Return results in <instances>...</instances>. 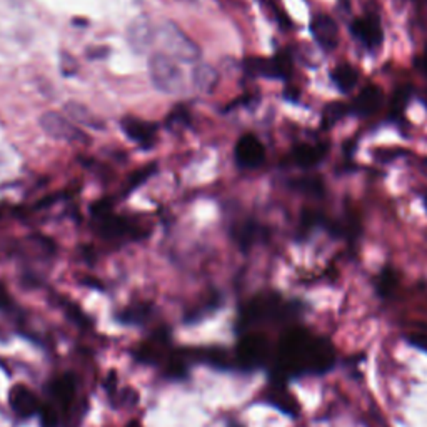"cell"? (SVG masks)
Wrapping results in <instances>:
<instances>
[{
    "mask_svg": "<svg viewBox=\"0 0 427 427\" xmlns=\"http://www.w3.org/2000/svg\"><path fill=\"white\" fill-rule=\"evenodd\" d=\"M421 67H422V70H424V74L427 75V52L421 59Z\"/></svg>",
    "mask_w": 427,
    "mask_h": 427,
    "instance_id": "32",
    "label": "cell"
},
{
    "mask_svg": "<svg viewBox=\"0 0 427 427\" xmlns=\"http://www.w3.org/2000/svg\"><path fill=\"white\" fill-rule=\"evenodd\" d=\"M302 306L295 301H286L279 294H259L252 297L240 311L239 324L242 327L256 324H277L297 319Z\"/></svg>",
    "mask_w": 427,
    "mask_h": 427,
    "instance_id": "2",
    "label": "cell"
},
{
    "mask_svg": "<svg viewBox=\"0 0 427 427\" xmlns=\"http://www.w3.org/2000/svg\"><path fill=\"white\" fill-rule=\"evenodd\" d=\"M12 304L10 295H8L7 289L3 287V284H0V309H8Z\"/></svg>",
    "mask_w": 427,
    "mask_h": 427,
    "instance_id": "31",
    "label": "cell"
},
{
    "mask_svg": "<svg viewBox=\"0 0 427 427\" xmlns=\"http://www.w3.org/2000/svg\"><path fill=\"white\" fill-rule=\"evenodd\" d=\"M234 235L242 251H247L262 238V227L256 222H244L239 229H235Z\"/></svg>",
    "mask_w": 427,
    "mask_h": 427,
    "instance_id": "22",
    "label": "cell"
},
{
    "mask_svg": "<svg viewBox=\"0 0 427 427\" xmlns=\"http://www.w3.org/2000/svg\"><path fill=\"white\" fill-rule=\"evenodd\" d=\"M122 130L143 149H149V147L154 146L157 125L152 124V122L137 119V117H125V119H122Z\"/></svg>",
    "mask_w": 427,
    "mask_h": 427,
    "instance_id": "12",
    "label": "cell"
},
{
    "mask_svg": "<svg viewBox=\"0 0 427 427\" xmlns=\"http://www.w3.org/2000/svg\"><path fill=\"white\" fill-rule=\"evenodd\" d=\"M61 69L63 72V75H75L79 65L77 61L74 57H70L67 52H62V62H61Z\"/></svg>",
    "mask_w": 427,
    "mask_h": 427,
    "instance_id": "28",
    "label": "cell"
},
{
    "mask_svg": "<svg viewBox=\"0 0 427 427\" xmlns=\"http://www.w3.org/2000/svg\"><path fill=\"white\" fill-rule=\"evenodd\" d=\"M49 392L52 396L54 403L57 404L59 414L67 412L75 397V375H72L70 372L59 375L57 379L50 382Z\"/></svg>",
    "mask_w": 427,
    "mask_h": 427,
    "instance_id": "13",
    "label": "cell"
},
{
    "mask_svg": "<svg viewBox=\"0 0 427 427\" xmlns=\"http://www.w3.org/2000/svg\"><path fill=\"white\" fill-rule=\"evenodd\" d=\"M294 189L301 190V192L307 194H316V196H323L324 184L320 177H302V179H297L293 184Z\"/></svg>",
    "mask_w": 427,
    "mask_h": 427,
    "instance_id": "25",
    "label": "cell"
},
{
    "mask_svg": "<svg viewBox=\"0 0 427 427\" xmlns=\"http://www.w3.org/2000/svg\"><path fill=\"white\" fill-rule=\"evenodd\" d=\"M149 75L154 87L166 94L184 92V74L179 63L162 52H155L149 61Z\"/></svg>",
    "mask_w": 427,
    "mask_h": 427,
    "instance_id": "4",
    "label": "cell"
},
{
    "mask_svg": "<svg viewBox=\"0 0 427 427\" xmlns=\"http://www.w3.org/2000/svg\"><path fill=\"white\" fill-rule=\"evenodd\" d=\"M349 111V107L346 104L341 102H334L329 104L327 107H325V111L323 114V127L324 129H331L334 124H337L342 117L346 116Z\"/></svg>",
    "mask_w": 427,
    "mask_h": 427,
    "instance_id": "23",
    "label": "cell"
},
{
    "mask_svg": "<svg viewBox=\"0 0 427 427\" xmlns=\"http://www.w3.org/2000/svg\"><path fill=\"white\" fill-rule=\"evenodd\" d=\"M384 94L378 86H367L361 91V94L356 97L354 104L350 105L354 112L359 116H371L375 111H379V107L382 105Z\"/></svg>",
    "mask_w": 427,
    "mask_h": 427,
    "instance_id": "17",
    "label": "cell"
},
{
    "mask_svg": "<svg viewBox=\"0 0 427 427\" xmlns=\"http://www.w3.org/2000/svg\"><path fill=\"white\" fill-rule=\"evenodd\" d=\"M327 143H301L293 150V159L297 166L301 167H312L319 164L325 155H327Z\"/></svg>",
    "mask_w": 427,
    "mask_h": 427,
    "instance_id": "18",
    "label": "cell"
},
{
    "mask_svg": "<svg viewBox=\"0 0 427 427\" xmlns=\"http://www.w3.org/2000/svg\"><path fill=\"white\" fill-rule=\"evenodd\" d=\"M311 32L317 44L327 52L336 49L339 44V27L332 17L325 14L316 15L311 22Z\"/></svg>",
    "mask_w": 427,
    "mask_h": 427,
    "instance_id": "11",
    "label": "cell"
},
{
    "mask_svg": "<svg viewBox=\"0 0 427 427\" xmlns=\"http://www.w3.org/2000/svg\"><path fill=\"white\" fill-rule=\"evenodd\" d=\"M155 40L162 47V54L174 61L196 63L201 59V49L192 39H189L174 22H164L155 27Z\"/></svg>",
    "mask_w": 427,
    "mask_h": 427,
    "instance_id": "3",
    "label": "cell"
},
{
    "mask_svg": "<svg viewBox=\"0 0 427 427\" xmlns=\"http://www.w3.org/2000/svg\"><path fill=\"white\" fill-rule=\"evenodd\" d=\"M270 346L267 337L261 332H249L240 337L235 348V362L245 371L257 369L269 361Z\"/></svg>",
    "mask_w": 427,
    "mask_h": 427,
    "instance_id": "5",
    "label": "cell"
},
{
    "mask_svg": "<svg viewBox=\"0 0 427 427\" xmlns=\"http://www.w3.org/2000/svg\"><path fill=\"white\" fill-rule=\"evenodd\" d=\"M40 127L45 134L57 139V141L80 143V146H87L88 141H91L82 129H79L74 122H70V119L57 112H45L40 117Z\"/></svg>",
    "mask_w": 427,
    "mask_h": 427,
    "instance_id": "6",
    "label": "cell"
},
{
    "mask_svg": "<svg viewBox=\"0 0 427 427\" xmlns=\"http://www.w3.org/2000/svg\"><path fill=\"white\" fill-rule=\"evenodd\" d=\"M334 362L336 350L327 337L314 336L306 327L293 325L279 339L270 380L286 384L287 379L301 375L325 374Z\"/></svg>",
    "mask_w": 427,
    "mask_h": 427,
    "instance_id": "1",
    "label": "cell"
},
{
    "mask_svg": "<svg viewBox=\"0 0 427 427\" xmlns=\"http://www.w3.org/2000/svg\"><path fill=\"white\" fill-rule=\"evenodd\" d=\"M245 69L252 75H262L269 79H287L293 74V59L287 52L277 54L272 59H249Z\"/></svg>",
    "mask_w": 427,
    "mask_h": 427,
    "instance_id": "7",
    "label": "cell"
},
{
    "mask_svg": "<svg viewBox=\"0 0 427 427\" xmlns=\"http://www.w3.org/2000/svg\"><path fill=\"white\" fill-rule=\"evenodd\" d=\"M375 287H378V293L382 295V297H389L397 287V276L391 269H384L382 274L378 277Z\"/></svg>",
    "mask_w": 427,
    "mask_h": 427,
    "instance_id": "24",
    "label": "cell"
},
{
    "mask_svg": "<svg viewBox=\"0 0 427 427\" xmlns=\"http://www.w3.org/2000/svg\"><path fill=\"white\" fill-rule=\"evenodd\" d=\"M265 397H267V403L276 405L279 411L290 414V416H295V414L299 412L297 401L287 391L284 382H274V380H270Z\"/></svg>",
    "mask_w": 427,
    "mask_h": 427,
    "instance_id": "15",
    "label": "cell"
},
{
    "mask_svg": "<svg viewBox=\"0 0 427 427\" xmlns=\"http://www.w3.org/2000/svg\"><path fill=\"white\" fill-rule=\"evenodd\" d=\"M350 32H352V36L356 37L359 42H362V44L369 49L379 47V45L382 44V27H380L379 19L375 15L359 17V19L354 20L352 25H350Z\"/></svg>",
    "mask_w": 427,
    "mask_h": 427,
    "instance_id": "10",
    "label": "cell"
},
{
    "mask_svg": "<svg viewBox=\"0 0 427 427\" xmlns=\"http://www.w3.org/2000/svg\"><path fill=\"white\" fill-rule=\"evenodd\" d=\"M409 342H411L414 348L427 352V334H414V336L409 337Z\"/></svg>",
    "mask_w": 427,
    "mask_h": 427,
    "instance_id": "30",
    "label": "cell"
},
{
    "mask_svg": "<svg viewBox=\"0 0 427 427\" xmlns=\"http://www.w3.org/2000/svg\"><path fill=\"white\" fill-rule=\"evenodd\" d=\"M129 44L132 45L135 52H146L150 49V45L155 40V29L147 22L146 19H137L129 27V33H127Z\"/></svg>",
    "mask_w": 427,
    "mask_h": 427,
    "instance_id": "16",
    "label": "cell"
},
{
    "mask_svg": "<svg viewBox=\"0 0 427 427\" xmlns=\"http://www.w3.org/2000/svg\"><path fill=\"white\" fill-rule=\"evenodd\" d=\"M235 160L240 167L256 169L264 164L265 149L254 134H245L235 143Z\"/></svg>",
    "mask_w": 427,
    "mask_h": 427,
    "instance_id": "8",
    "label": "cell"
},
{
    "mask_svg": "<svg viewBox=\"0 0 427 427\" xmlns=\"http://www.w3.org/2000/svg\"><path fill=\"white\" fill-rule=\"evenodd\" d=\"M65 112L67 117H69L70 121H74L75 124L91 127V129H104V122L97 119L86 105L77 102H69L65 104Z\"/></svg>",
    "mask_w": 427,
    "mask_h": 427,
    "instance_id": "20",
    "label": "cell"
},
{
    "mask_svg": "<svg viewBox=\"0 0 427 427\" xmlns=\"http://www.w3.org/2000/svg\"><path fill=\"white\" fill-rule=\"evenodd\" d=\"M97 231L105 239H119L135 234L132 224L112 214L97 217Z\"/></svg>",
    "mask_w": 427,
    "mask_h": 427,
    "instance_id": "14",
    "label": "cell"
},
{
    "mask_svg": "<svg viewBox=\"0 0 427 427\" xmlns=\"http://www.w3.org/2000/svg\"><path fill=\"white\" fill-rule=\"evenodd\" d=\"M40 414H42V424H44V427H56L57 426L59 411L56 407H54L52 404L42 405Z\"/></svg>",
    "mask_w": 427,
    "mask_h": 427,
    "instance_id": "26",
    "label": "cell"
},
{
    "mask_svg": "<svg viewBox=\"0 0 427 427\" xmlns=\"http://www.w3.org/2000/svg\"><path fill=\"white\" fill-rule=\"evenodd\" d=\"M8 404H10L12 411L19 417H22V419H29V417L36 416L42 409L37 396L24 384H15L10 389V392H8Z\"/></svg>",
    "mask_w": 427,
    "mask_h": 427,
    "instance_id": "9",
    "label": "cell"
},
{
    "mask_svg": "<svg viewBox=\"0 0 427 427\" xmlns=\"http://www.w3.org/2000/svg\"><path fill=\"white\" fill-rule=\"evenodd\" d=\"M332 80L341 92H350L359 82V72L349 63H341L332 70Z\"/></svg>",
    "mask_w": 427,
    "mask_h": 427,
    "instance_id": "21",
    "label": "cell"
},
{
    "mask_svg": "<svg viewBox=\"0 0 427 427\" xmlns=\"http://www.w3.org/2000/svg\"><path fill=\"white\" fill-rule=\"evenodd\" d=\"M155 171V166L154 164H152V166H149L147 169H143V171H139V172H135V174L130 177V183H129V189H134V187H137L139 184H142L143 180L147 179V177H149L152 172Z\"/></svg>",
    "mask_w": 427,
    "mask_h": 427,
    "instance_id": "29",
    "label": "cell"
},
{
    "mask_svg": "<svg viewBox=\"0 0 427 427\" xmlns=\"http://www.w3.org/2000/svg\"><path fill=\"white\" fill-rule=\"evenodd\" d=\"M125 427H142V426H141V422H137V421H132V422H129V424H127Z\"/></svg>",
    "mask_w": 427,
    "mask_h": 427,
    "instance_id": "33",
    "label": "cell"
},
{
    "mask_svg": "<svg viewBox=\"0 0 427 427\" xmlns=\"http://www.w3.org/2000/svg\"><path fill=\"white\" fill-rule=\"evenodd\" d=\"M219 75L214 67L207 65V63H197L192 70V84L197 91L204 92V94H212L215 86H217Z\"/></svg>",
    "mask_w": 427,
    "mask_h": 427,
    "instance_id": "19",
    "label": "cell"
},
{
    "mask_svg": "<svg viewBox=\"0 0 427 427\" xmlns=\"http://www.w3.org/2000/svg\"><path fill=\"white\" fill-rule=\"evenodd\" d=\"M147 314H149V307L139 306L135 309H127V311L124 312V316H121V319L125 320V323H129V324L141 323L142 319H146Z\"/></svg>",
    "mask_w": 427,
    "mask_h": 427,
    "instance_id": "27",
    "label": "cell"
}]
</instances>
